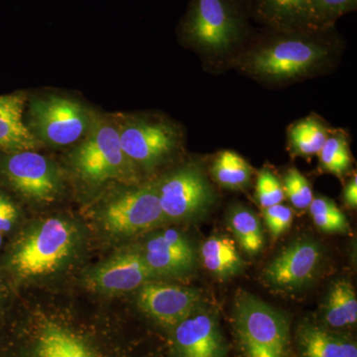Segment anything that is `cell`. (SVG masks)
Returning <instances> with one entry per match:
<instances>
[{"label": "cell", "instance_id": "obj_1", "mask_svg": "<svg viewBox=\"0 0 357 357\" xmlns=\"http://www.w3.org/2000/svg\"><path fill=\"white\" fill-rule=\"evenodd\" d=\"M333 28L269 30L241 59V69L271 83L310 76L330 62L337 41L332 34Z\"/></svg>", "mask_w": 357, "mask_h": 357}, {"label": "cell", "instance_id": "obj_2", "mask_svg": "<svg viewBox=\"0 0 357 357\" xmlns=\"http://www.w3.org/2000/svg\"><path fill=\"white\" fill-rule=\"evenodd\" d=\"M250 13V0H192L180 33L204 55L220 57L248 36Z\"/></svg>", "mask_w": 357, "mask_h": 357}, {"label": "cell", "instance_id": "obj_3", "mask_svg": "<svg viewBox=\"0 0 357 357\" xmlns=\"http://www.w3.org/2000/svg\"><path fill=\"white\" fill-rule=\"evenodd\" d=\"M234 325L244 356H288L287 319L263 301L248 294L239 296Z\"/></svg>", "mask_w": 357, "mask_h": 357}, {"label": "cell", "instance_id": "obj_4", "mask_svg": "<svg viewBox=\"0 0 357 357\" xmlns=\"http://www.w3.org/2000/svg\"><path fill=\"white\" fill-rule=\"evenodd\" d=\"M74 244L72 227L60 218H49L21 243L11 265L23 277L50 274L69 256Z\"/></svg>", "mask_w": 357, "mask_h": 357}, {"label": "cell", "instance_id": "obj_5", "mask_svg": "<svg viewBox=\"0 0 357 357\" xmlns=\"http://www.w3.org/2000/svg\"><path fill=\"white\" fill-rule=\"evenodd\" d=\"M73 158L79 175L93 183L124 175L132 164L122 151L119 126L105 121L91 123L89 135Z\"/></svg>", "mask_w": 357, "mask_h": 357}, {"label": "cell", "instance_id": "obj_6", "mask_svg": "<svg viewBox=\"0 0 357 357\" xmlns=\"http://www.w3.org/2000/svg\"><path fill=\"white\" fill-rule=\"evenodd\" d=\"M30 119L41 139L58 146L73 144L91 128V117L79 103L61 96L31 102Z\"/></svg>", "mask_w": 357, "mask_h": 357}, {"label": "cell", "instance_id": "obj_7", "mask_svg": "<svg viewBox=\"0 0 357 357\" xmlns=\"http://www.w3.org/2000/svg\"><path fill=\"white\" fill-rule=\"evenodd\" d=\"M165 218L181 220L203 213L213 201V192L199 167L185 166L157 184Z\"/></svg>", "mask_w": 357, "mask_h": 357}, {"label": "cell", "instance_id": "obj_8", "mask_svg": "<svg viewBox=\"0 0 357 357\" xmlns=\"http://www.w3.org/2000/svg\"><path fill=\"white\" fill-rule=\"evenodd\" d=\"M119 131L126 158L146 168L172 153L178 142V131L165 122L129 119L119 126Z\"/></svg>", "mask_w": 357, "mask_h": 357}, {"label": "cell", "instance_id": "obj_9", "mask_svg": "<svg viewBox=\"0 0 357 357\" xmlns=\"http://www.w3.org/2000/svg\"><path fill=\"white\" fill-rule=\"evenodd\" d=\"M1 168L9 184L26 198L50 202L58 192L55 168L46 157L32 150L6 153Z\"/></svg>", "mask_w": 357, "mask_h": 357}, {"label": "cell", "instance_id": "obj_10", "mask_svg": "<svg viewBox=\"0 0 357 357\" xmlns=\"http://www.w3.org/2000/svg\"><path fill=\"white\" fill-rule=\"evenodd\" d=\"M165 218L160 206L157 185L126 192L107 206L105 222L117 234H132L150 229Z\"/></svg>", "mask_w": 357, "mask_h": 357}, {"label": "cell", "instance_id": "obj_11", "mask_svg": "<svg viewBox=\"0 0 357 357\" xmlns=\"http://www.w3.org/2000/svg\"><path fill=\"white\" fill-rule=\"evenodd\" d=\"M198 294L165 283H145L138 297L143 312L164 326H176L194 312Z\"/></svg>", "mask_w": 357, "mask_h": 357}, {"label": "cell", "instance_id": "obj_12", "mask_svg": "<svg viewBox=\"0 0 357 357\" xmlns=\"http://www.w3.org/2000/svg\"><path fill=\"white\" fill-rule=\"evenodd\" d=\"M319 261L321 250L316 243L296 241L270 263L265 269V279L273 287L298 288L314 276Z\"/></svg>", "mask_w": 357, "mask_h": 357}, {"label": "cell", "instance_id": "obj_13", "mask_svg": "<svg viewBox=\"0 0 357 357\" xmlns=\"http://www.w3.org/2000/svg\"><path fill=\"white\" fill-rule=\"evenodd\" d=\"M255 20L273 31L319 30L314 0H250Z\"/></svg>", "mask_w": 357, "mask_h": 357}, {"label": "cell", "instance_id": "obj_14", "mask_svg": "<svg viewBox=\"0 0 357 357\" xmlns=\"http://www.w3.org/2000/svg\"><path fill=\"white\" fill-rule=\"evenodd\" d=\"M154 276L144 256L129 252L117 255L105 262L91 277L95 287L105 292L122 293L144 285Z\"/></svg>", "mask_w": 357, "mask_h": 357}, {"label": "cell", "instance_id": "obj_15", "mask_svg": "<svg viewBox=\"0 0 357 357\" xmlns=\"http://www.w3.org/2000/svg\"><path fill=\"white\" fill-rule=\"evenodd\" d=\"M143 256L154 275L184 273L195 265L194 249L175 229H167L150 239Z\"/></svg>", "mask_w": 357, "mask_h": 357}, {"label": "cell", "instance_id": "obj_16", "mask_svg": "<svg viewBox=\"0 0 357 357\" xmlns=\"http://www.w3.org/2000/svg\"><path fill=\"white\" fill-rule=\"evenodd\" d=\"M175 342L181 357H222L217 324L208 314H190L176 326Z\"/></svg>", "mask_w": 357, "mask_h": 357}, {"label": "cell", "instance_id": "obj_17", "mask_svg": "<svg viewBox=\"0 0 357 357\" xmlns=\"http://www.w3.org/2000/svg\"><path fill=\"white\" fill-rule=\"evenodd\" d=\"M26 100L24 93L0 96V150L6 153L39 146L38 138L24 122Z\"/></svg>", "mask_w": 357, "mask_h": 357}, {"label": "cell", "instance_id": "obj_18", "mask_svg": "<svg viewBox=\"0 0 357 357\" xmlns=\"http://www.w3.org/2000/svg\"><path fill=\"white\" fill-rule=\"evenodd\" d=\"M300 345L302 357H357L354 342L316 326H303Z\"/></svg>", "mask_w": 357, "mask_h": 357}, {"label": "cell", "instance_id": "obj_19", "mask_svg": "<svg viewBox=\"0 0 357 357\" xmlns=\"http://www.w3.org/2000/svg\"><path fill=\"white\" fill-rule=\"evenodd\" d=\"M201 255L206 269L217 276L229 277L243 270L236 243L227 237H211L202 245Z\"/></svg>", "mask_w": 357, "mask_h": 357}, {"label": "cell", "instance_id": "obj_20", "mask_svg": "<svg viewBox=\"0 0 357 357\" xmlns=\"http://www.w3.org/2000/svg\"><path fill=\"white\" fill-rule=\"evenodd\" d=\"M35 354L36 357H93L79 337L57 326L42 331Z\"/></svg>", "mask_w": 357, "mask_h": 357}, {"label": "cell", "instance_id": "obj_21", "mask_svg": "<svg viewBox=\"0 0 357 357\" xmlns=\"http://www.w3.org/2000/svg\"><path fill=\"white\" fill-rule=\"evenodd\" d=\"M330 130L319 117L310 115L292 124L288 130L291 151L300 156L319 154L325 144Z\"/></svg>", "mask_w": 357, "mask_h": 357}, {"label": "cell", "instance_id": "obj_22", "mask_svg": "<svg viewBox=\"0 0 357 357\" xmlns=\"http://www.w3.org/2000/svg\"><path fill=\"white\" fill-rule=\"evenodd\" d=\"M325 321L335 328L356 325L357 321L356 294L351 283L338 281L333 286L325 306Z\"/></svg>", "mask_w": 357, "mask_h": 357}, {"label": "cell", "instance_id": "obj_23", "mask_svg": "<svg viewBox=\"0 0 357 357\" xmlns=\"http://www.w3.org/2000/svg\"><path fill=\"white\" fill-rule=\"evenodd\" d=\"M211 174L222 187L243 190L250 183L253 169L241 155L225 150L215 157L211 167Z\"/></svg>", "mask_w": 357, "mask_h": 357}, {"label": "cell", "instance_id": "obj_24", "mask_svg": "<svg viewBox=\"0 0 357 357\" xmlns=\"http://www.w3.org/2000/svg\"><path fill=\"white\" fill-rule=\"evenodd\" d=\"M229 225L239 245L246 253L255 255L261 250L264 237L255 213L244 208H234L230 213Z\"/></svg>", "mask_w": 357, "mask_h": 357}, {"label": "cell", "instance_id": "obj_25", "mask_svg": "<svg viewBox=\"0 0 357 357\" xmlns=\"http://www.w3.org/2000/svg\"><path fill=\"white\" fill-rule=\"evenodd\" d=\"M319 163L326 172L342 176L351 167L349 143L345 134L328 133L325 144L319 152Z\"/></svg>", "mask_w": 357, "mask_h": 357}, {"label": "cell", "instance_id": "obj_26", "mask_svg": "<svg viewBox=\"0 0 357 357\" xmlns=\"http://www.w3.org/2000/svg\"><path fill=\"white\" fill-rule=\"evenodd\" d=\"M309 208L314 225L323 231L340 234L349 230L347 218L332 199L325 197L314 198Z\"/></svg>", "mask_w": 357, "mask_h": 357}, {"label": "cell", "instance_id": "obj_27", "mask_svg": "<svg viewBox=\"0 0 357 357\" xmlns=\"http://www.w3.org/2000/svg\"><path fill=\"white\" fill-rule=\"evenodd\" d=\"M283 189L285 197L290 199L295 208L300 210L309 208L314 199L309 181L295 168L289 169L286 173Z\"/></svg>", "mask_w": 357, "mask_h": 357}, {"label": "cell", "instance_id": "obj_28", "mask_svg": "<svg viewBox=\"0 0 357 357\" xmlns=\"http://www.w3.org/2000/svg\"><path fill=\"white\" fill-rule=\"evenodd\" d=\"M357 0H314V13L319 27H335V22L345 14L356 10Z\"/></svg>", "mask_w": 357, "mask_h": 357}, {"label": "cell", "instance_id": "obj_29", "mask_svg": "<svg viewBox=\"0 0 357 357\" xmlns=\"http://www.w3.org/2000/svg\"><path fill=\"white\" fill-rule=\"evenodd\" d=\"M256 199L263 208L282 204L285 199L283 185L271 171H261L256 181Z\"/></svg>", "mask_w": 357, "mask_h": 357}, {"label": "cell", "instance_id": "obj_30", "mask_svg": "<svg viewBox=\"0 0 357 357\" xmlns=\"http://www.w3.org/2000/svg\"><path fill=\"white\" fill-rule=\"evenodd\" d=\"M263 215L268 229L273 237L279 236L285 232L293 222L292 210L282 204L264 208Z\"/></svg>", "mask_w": 357, "mask_h": 357}, {"label": "cell", "instance_id": "obj_31", "mask_svg": "<svg viewBox=\"0 0 357 357\" xmlns=\"http://www.w3.org/2000/svg\"><path fill=\"white\" fill-rule=\"evenodd\" d=\"M16 213L15 208L10 202L7 199L6 203L0 206V232H6L13 227L14 220H15Z\"/></svg>", "mask_w": 357, "mask_h": 357}, {"label": "cell", "instance_id": "obj_32", "mask_svg": "<svg viewBox=\"0 0 357 357\" xmlns=\"http://www.w3.org/2000/svg\"><path fill=\"white\" fill-rule=\"evenodd\" d=\"M344 199L345 204L356 208L357 206V177L354 175L351 180L345 185L344 191Z\"/></svg>", "mask_w": 357, "mask_h": 357}, {"label": "cell", "instance_id": "obj_33", "mask_svg": "<svg viewBox=\"0 0 357 357\" xmlns=\"http://www.w3.org/2000/svg\"><path fill=\"white\" fill-rule=\"evenodd\" d=\"M2 232H0V246H1V243H2Z\"/></svg>", "mask_w": 357, "mask_h": 357}]
</instances>
